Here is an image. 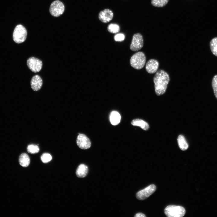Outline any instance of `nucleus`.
<instances>
[{
    "mask_svg": "<svg viewBox=\"0 0 217 217\" xmlns=\"http://www.w3.org/2000/svg\"><path fill=\"white\" fill-rule=\"evenodd\" d=\"M76 143L78 146L82 149H89L91 146L90 139L85 135L82 134H79L77 137Z\"/></svg>",
    "mask_w": 217,
    "mask_h": 217,
    "instance_id": "obj_9",
    "label": "nucleus"
},
{
    "mask_svg": "<svg viewBox=\"0 0 217 217\" xmlns=\"http://www.w3.org/2000/svg\"><path fill=\"white\" fill-rule=\"evenodd\" d=\"M64 10V6L62 2L55 0L51 4L49 9L50 14L55 17H58L63 14Z\"/></svg>",
    "mask_w": 217,
    "mask_h": 217,
    "instance_id": "obj_5",
    "label": "nucleus"
},
{
    "mask_svg": "<svg viewBox=\"0 0 217 217\" xmlns=\"http://www.w3.org/2000/svg\"><path fill=\"white\" fill-rule=\"evenodd\" d=\"M212 86L214 94L217 99V75H215L213 77L212 82Z\"/></svg>",
    "mask_w": 217,
    "mask_h": 217,
    "instance_id": "obj_22",
    "label": "nucleus"
},
{
    "mask_svg": "<svg viewBox=\"0 0 217 217\" xmlns=\"http://www.w3.org/2000/svg\"><path fill=\"white\" fill-rule=\"evenodd\" d=\"M27 34L25 28L21 24L17 25L14 30L13 38L14 41L17 43H20L26 39Z\"/></svg>",
    "mask_w": 217,
    "mask_h": 217,
    "instance_id": "obj_4",
    "label": "nucleus"
},
{
    "mask_svg": "<svg viewBox=\"0 0 217 217\" xmlns=\"http://www.w3.org/2000/svg\"><path fill=\"white\" fill-rule=\"evenodd\" d=\"M155 91L157 96H160L165 92L170 81L168 74L163 70L158 71L153 79Z\"/></svg>",
    "mask_w": 217,
    "mask_h": 217,
    "instance_id": "obj_1",
    "label": "nucleus"
},
{
    "mask_svg": "<svg viewBox=\"0 0 217 217\" xmlns=\"http://www.w3.org/2000/svg\"><path fill=\"white\" fill-rule=\"evenodd\" d=\"M114 14L113 11L108 8L105 9L100 11L98 14V18L102 22L106 23L113 19Z\"/></svg>",
    "mask_w": 217,
    "mask_h": 217,
    "instance_id": "obj_10",
    "label": "nucleus"
},
{
    "mask_svg": "<svg viewBox=\"0 0 217 217\" xmlns=\"http://www.w3.org/2000/svg\"><path fill=\"white\" fill-rule=\"evenodd\" d=\"M88 171V167L84 164H81L77 168L76 174L77 177L83 178L86 176Z\"/></svg>",
    "mask_w": 217,
    "mask_h": 217,
    "instance_id": "obj_13",
    "label": "nucleus"
},
{
    "mask_svg": "<svg viewBox=\"0 0 217 217\" xmlns=\"http://www.w3.org/2000/svg\"><path fill=\"white\" fill-rule=\"evenodd\" d=\"M131 124L134 126H139L145 131L148 130L149 128V126L148 123L141 119H134L132 121Z\"/></svg>",
    "mask_w": 217,
    "mask_h": 217,
    "instance_id": "obj_14",
    "label": "nucleus"
},
{
    "mask_svg": "<svg viewBox=\"0 0 217 217\" xmlns=\"http://www.w3.org/2000/svg\"><path fill=\"white\" fill-rule=\"evenodd\" d=\"M178 142L179 147L181 150L184 151L188 148V144L183 135H180L178 136Z\"/></svg>",
    "mask_w": 217,
    "mask_h": 217,
    "instance_id": "obj_17",
    "label": "nucleus"
},
{
    "mask_svg": "<svg viewBox=\"0 0 217 217\" xmlns=\"http://www.w3.org/2000/svg\"><path fill=\"white\" fill-rule=\"evenodd\" d=\"M121 119V115L118 112L113 111L111 112L110 120L112 124L114 125L118 124L120 121Z\"/></svg>",
    "mask_w": 217,
    "mask_h": 217,
    "instance_id": "obj_15",
    "label": "nucleus"
},
{
    "mask_svg": "<svg viewBox=\"0 0 217 217\" xmlns=\"http://www.w3.org/2000/svg\"><path fill=\"white\" fill-rule=\"evenodd\" d=\"M125 36L124 34L118 33L116 34L114 37V39L116 41L121 42L124 40Z\"/></svg>",
    "mask_w": 217,
    "mask_h": 217,
    "instance_id": "obj_24",
    "label": "nucleus"
},
{
    "mask_svg": "<svg viewBox=\"0 0 217 217\" xmlns=\"http://www.w3.org/2000/svg\"><path fill=\"white\" fill-rule=\"evenodd\" d=\"M29 68L33 72H38L41 70L42 63V61L34 57L29 58L27 61Z\"/></svg>",
    "mask_w": 217,
    "mask_h": 217,
    "instance_id": "obj_8",
    "label": "nucleus"
},
{
    "mask_svg": "<svg viewBox=\"0 0 217 217\" xmlns=\"http://www.w3.org/2000/svg\"><path fill=\"white\" fill-rule=\"evenodd\" d=\"M209 46L212 53L217 57V37L213 38L210 41Z\"/></svg>",
    "mask_w": 217,
    "mask_h": 217,
    "instance_id": "obj_18",
    "label": "nucleus"
},
{
    "mask_svg": "<svg viewBox=\"0 0 217 217\" xmlns=\"http://www.w3.org/2000/svg\"><path fill=\"white\" fill-rule=\"evenodd\" d=\"M156 189V187L154 184L149 185L137 192L136 194V197L139 200H144L154 192Z\"/></svg>",
    "mask_w": 217,
    "mask_h": 217,
    "instance_id": "obj_7",
    "label": "nucleus"
},
{
    "mask_svg": "<svg viewBox=\"0 0 217 217\" xmlns=\"http://www.w3.org/2000/svg\"><path fill=\"white\" fill-rule=\"evenodd\" d=\"M135 217H146V216L145 214L142 213H138L134 216Z\"/></svg>",
    "mask_w": 217,
    "mask_h": 217,
    "instance_id": "obj_25",
    "label": "nucleus"
},
{
    "mask_svg": "<svg viewBox=\"0 0 217 217\" xmlns=\"http://www.w3.org/2000/svg\"><path fill=\"white\" fill-rule=\"evenodd\" d=\"M20 164L22 167H27L30 163V159L28 155L26 153H23L20 156L19 159Z\"/></svg>",
    "mask_w": 217,
    "mask_h": 217,
    "instance_id": "obj_16",
    "label": "nucleus"
},
{
    "mask_svg": "<svg viewBox=\"0 0 217 217\" xmlns=\"http://www.w3.org/2000/svg\"><path fill=\"white\" fill-rule=\"evenodd\" d=\"M159 67L158 61L154 59L148 61L146 65V69L149 73L152 74L156 72Z\"/></svg>",
    "mask_w": 217,
    "mask_h": 217,
    "instance_id": "obj_11",
    "label": "nucleus"
},
{
    "mask_svg": "<svg viewBox=\"0 0 217 217\" xmlns=\"http://www.w3.org/2000/svg\"><path fill=\"white\" fill-rule=\"evenodd\" d=\"M164 212L168 217H182L185 215L186 211L182 206L170 205L165 208Z\"/></svg>",
    "mask_w": 217,
    "mask_h": 217,
    "instance_id": "obj_3",
    "label": "nucleus"
},
{
    "mask_svg": "<svg viewBox=\"0 0 217 217\" xmlns=\"http://www.w3.org/2000/svg\"><path fill=\"white\" fill-rule=\"evenodd\" d=\"M52 159L51 155L49 153H45L43 154L41 157L42 161L46 163L51 161Z\"/></svg>",
    "mask_w": 217,
    "mask_h": 217,
    "instance_id": "obj_23",
    "label": "nucleus"
},
{
    "mask_svg": "<svg viewBox=\"0 0 217 217\" xmlns=\"http://www.w3.org/2000/svg\"><path fill=\"white\" fill-rule=\"evenodd\" d=\"M143 45V40L141 34L140 33L134 34L130 45V49L132 51H137L142 48Z\"/></svg>",
    "mask_w": 217,
    "mask_h": 217,
    "instance_id": "obj_6",
    "label": "nucleus"
},
{
    "mask_svg": "<svg viewBox=\"0 0 217 217\" xmlns=\"http://www.w3.org/2000/svg\"><path fill=\"white\" fill-rule=\"evenodd\" d=\"M168 1L169 0H151V3L154 7H162L166 5Z\"/></svg>",
    "mask_w": 217,
    "mask_h": 217,
    "instance_id": "obj_19",
    "label": "nucleus"
},
{
    "mask_svg": "<svg viewBox=\"0 0 217 217\" xmlns=\"http://www.w3.org/2000/svg\"><path fill=\"white\" fill-rule=\"evenodd\" d=\"M108 31L112 33H118L120 30L119 26L115 24H111L108 25L107 27Z\"/></svg>",
    "mask_w": 217,
    "mask_h": 217,
    "instance_id": "obj_20",
    "label": "nucleus"
},
{
    "mask_svg": "<svg viewBox=\"0 0 217 217\" xmlns=\"http://www.w3.org/2000/svg\"><path fill=\"white\" fill-rule=\"evenodd\" d=\"M27 152L31 154H35L38 153L39 150L38 146L36 145L30 144L27 148Z\"/></svg>",
    "mask_w": 217,
    "mask_h": 217,
    "instance_id": "obj_21",
    "label": "nucleus"
},
{
    "mask_svg": "<svg viewBox=\"0 0 217 217\" xmlns=\"http://www.w3.org/2000/svg\"><path fill=\"white\" fill-rule=\"evenodd\" d=\"M146 57L144 53L139 52L133 55L131 57L130 63L131 66L137 70L142 69L144 66Z\"/></svg>",
    "mask_w": 217,
    "mask_h": 217,
    "instance_id": "obj_2",
    "label": "nucleus"
},
{
    "mask_svg": "<svg viewBox=\"0 0 217 217\" xmlns=\"http://www.w3.org/2000/svg\"><path fill=\"white\" fill-rule=\"evenodd\" d=\"M30 84L32 89L34 91H37L42 86V80L39 76L36 75L32 78Z\"/></svg>",
    "mask_w": 217,
    "mask_h": 217,
    "instance_id": "obj_12",
    "label": "nucleus"
}]
</instances>
